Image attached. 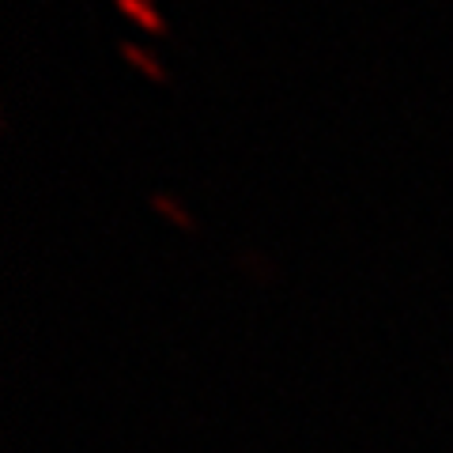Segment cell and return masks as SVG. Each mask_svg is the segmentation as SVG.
I'll use <instances>...</instances> for the list:
<instances>
[{"label": "cell", "instance_id": "obj_1", "mask_svg": "<svg viewBox=\"0 0 453 453\" xmlns=\"http://www.w3.org/2000/svg\"><path fill=\"white\" fill-rule=\"evenodd\" d=\"M125 16H129L133 23H140L144 31H151V35H166V19L155 12V4L151 0H113Z\"/></svg>", "mask_w": 453, "mask_h": 453}, {"label": "cell", "instance_id": "obj_2", "mask_svg": "<svg viewBox=\"0 0 453 453\" xmlns=\"http://www.w3.org/2000/svg\"><path fill=\"white\" fill-rule=\"evenodd\" d=\"M121 57L125 61H129L133 68H140V73H144L148 80H155V83H166V73L159 68V61H155L151 53H144V50H136L133 42H121Z\"/></svg>", "mask_w": 453, "mask_h": 453}, {"label": "cell", "instance_id": "obj_3", "mask_svg": "<svg viewBox=\"0 0 453 453\" xmlns=\"http://www.w3.org/2000/svg\"><path fill=\"white\" fill-rule=\"evenodd\" d=\"M151 208H159V211H163V216H166L170 223H178V226H181V231H193V216H189V211L181 208V204H174V201H170V196L155 193V196H151Z\"/></svg>", "mask_w": 453, "mask_h": 453}]
</instances>
